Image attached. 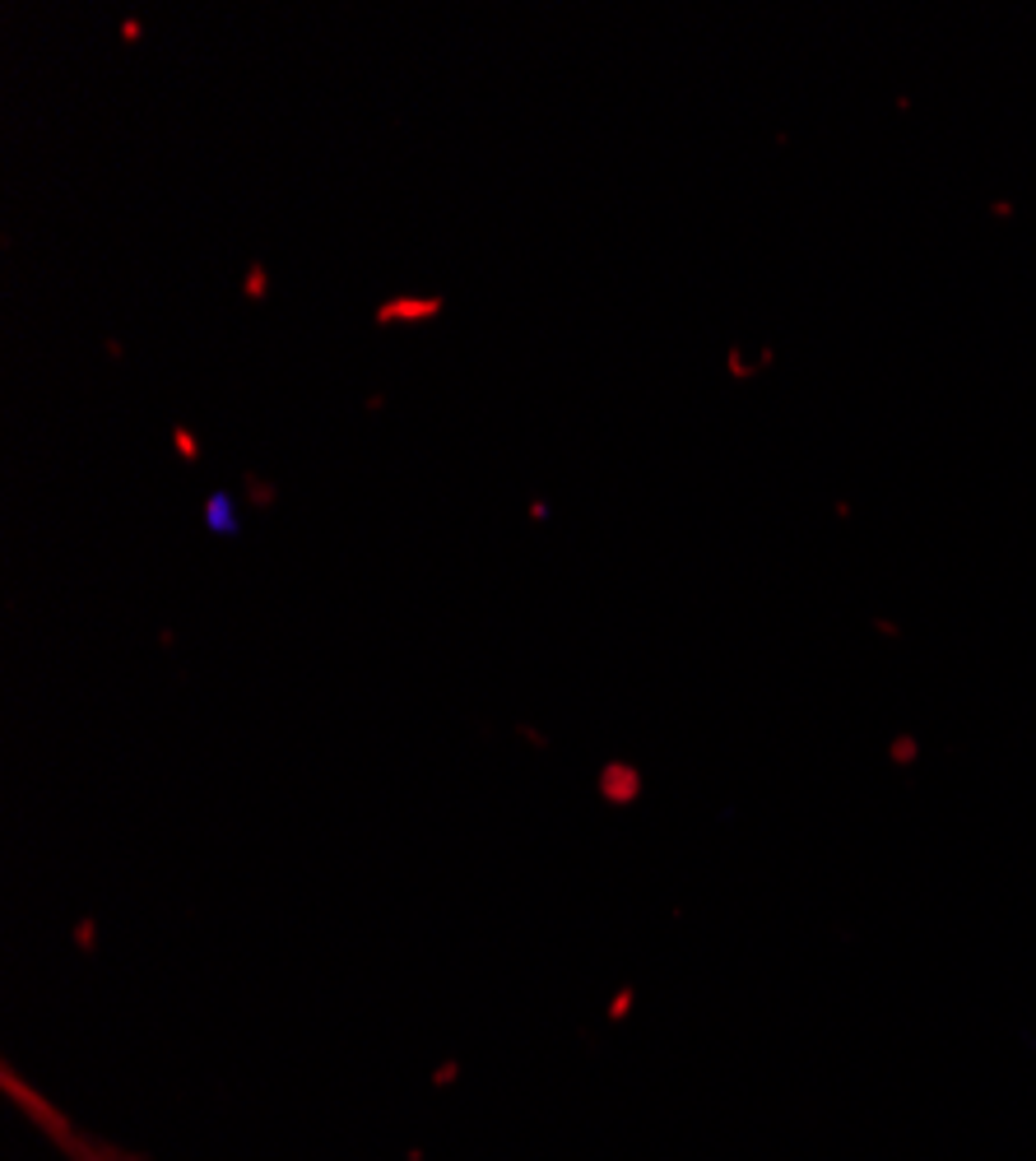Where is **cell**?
Listing matches in <instances>:
<instances>
[{
	"label": "cell",
	"mask_w": 1036,
	"mask_h": 1161,
	"mask_svg": "<svg viewBox=\"0 0 1036 1161\" xmlns=\"http://www.w3.org/2000/svg\"><path fill=\"white\" fill-rule=\"evenodd\" d=\"M205 525L214 529V535H237L242 529V516H237V506L228 493H210L205 497Z\"/></svg>",
	"instance_id": "obj_1"
},
{
	"label": "cell",
	"mask_w": 1036,
	"mask_h": 1161,
	"mask_svg": "<svg viewBox=\"0 0 1036 1161\" xmlns=\"http://www.w3.org/2000/svg\"><path fill=\"white\" fill-rule=\"evenodd\" d=\"M442 312V302L428 298V302H386V307L377 312V321H418V316H437Z\"/></svg>",
	"instance_id": "obj_2"
},
{
	"label": "cell",
	"mask_w": 1036,
	"mask_h": 1161,
	"mask_svg": "<svg viewBox=\"0 0 1036 1161\" xmlns=\"http://www.w3.org/2000/svg\"><path fill=\"white\" fill-rule=\"evenodd\" d=\"M247 293H256V298L266 293V270H260V265H251V270H247Z\"/></svg>",
	"instance_id": "obj_3"
},
{
	"label": "cell",
	"mask_w": 1036,
	"mask_h": 1161,
	"mask_svg": "<svg viewBox=\"0 0 1036 1161\" xmlns=\"http://www.w3.org/2000/svg\"><path fill=\"white\" fill-rule=\"evenodd\" d=\"M172 441L181 446V456H187V460H195V437H191V433H181V427H177V433H172Z\"/></svg>",
	"instance_id": "obj_4"
}]
</instances>
